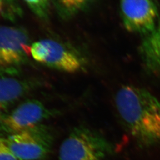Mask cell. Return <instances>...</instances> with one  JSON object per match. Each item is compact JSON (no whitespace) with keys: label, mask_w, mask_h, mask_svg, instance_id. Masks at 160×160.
<instances>
[{"label":"cell","mask_w":160,"mask_h":160,"mask_svg":"<svg viewBox=\"0 0 160 160\" xmlns=\"http://www.w3.org/2000/svg\"><path fill=\"white\" fill-rule=\"evenodd\" d=\"M33 12L41 18L48 16L49 0H25Z\"/></svg>","instance_id":"obj_11"},{"label":"cell","mask_w":160,"mask_h":160,"mask_svg":"<svg viewBox=\"0 0 160 160\" xmlns=\"http://www.w3.org/2000/svg\"><path fill=\"white\" fill-rule=\"evenodd\" d=\"M29 35L22 28L0 26V72H12L31 56Z\"/></svg>","instance_id":"obj_4"},{"label":"cell","mask_w":160,"mask_h":160,"mask_svg":"<svg viewBox=\"0 0 160 160\" xmlns=\"http://www.w3.org/2000/svg\"><path fill=\"white\" fill-rule=\"evenodd\" d=\"M139 52L143 65L148 71L160 74V19L154 29L144 36Z\"/></svg>","instance_id":"obj_8"},{"label":"cell","mask_w":160,"mask_h":160,"mask_svg":"<svg viewBox=\"0 0 160 160\" xmlns=\"http://www.w3.org/2000/svg\"><path fill=\"white\" fill-rule=\"evenodd\" d=\"M5 2L8 6L11 8L12 10L14 11L15 12H18L19 11L18 6L17 5V1L16 0H4Z\"/></svg>","instance_id":"obj_13"},{"label":"cell","mask_w":160,"mask_h":160,"mask_svg":"<svg viewBox=\"0 0 160 160\" xmlns=\"http://www.w3.org/2000/svg\"><path fill=\"white\" fill-rule=\"evenodd\" d=\"M120 14L130 32L146 36L156 27L157 10L151 0H120Z\"/></svg>","instance_id":"obj_6"},{"label":"cell","mask_w":160,"mask_h":160,"mask_svg":"<svg viewBox=\"0 0 160 160\" xmlns=\"http://www.w3.org/2000/svg\"><path fill=\"white\" fill-rule=\"evenodd\" d=\"M52 114L38 100H27L8 115L0 117V131L15 134L33 128Z\"/></svg>","instance_id":"obj_7"},{"label":"cell","mask_w":160,"mask_h":160,"mask_svg":"<svg viewBox=\"0 0 160 160\" xmlns=\"http://www.w3.org/2000/svg\"><path fill=\"white\" fill-rule=\"evenodd\" d=\"M2 7H3L2 2V0H0V12H1L2 11Z\"/></svg>","instance_id":"obj_14"},{"label":"cell","mask_w":160,"mask_h":160,"mask_svg":"<svg viewBox=\"0 0 160 160\" xmlns=\"http://www.w3.org/2000/svg\"><path fill=\"white\" fill-rule=\"evenodd\" d=\"M31 56L40 63L66 72H76L83 65L77 52L62 43L51 39L33 43Z\"/></svg>","instance_id":"obj_5"},{"label":"cell","mask_w":160,"mask_h":160,"mask_svg":"<svg viewBox=\"0 0 160 160\" xmlns=\"http://www.w3.org/2000/svg\"><path fill=\"white\" fill-rule=\"evenodd\" d=\"M57 9L64 18L69 19L91 8L97 0H55Z\"/></svg>","instance_id":"obj_10"},{"label":"cell","mask_w":160,"mask_h":160,"mask_svg":"<svg viewBox=\"0 0 160 160\" xmlns=\"http://www.w3.org/2000/svg\"><path fill=\"white\" fill-rule=\"evenodd\" d=\"M31 86V83L26 81L12 78H1L0 117L8 107L27 93Z\"/></svg>","instance_id":"obj_9"},{"label":"cell","mask_w":160,"mask_h":160,"mask_svg":"<svg viewBox=\"0 0 160 160\" xmlns=\"http://www.w3.org/2000/svg\"><path fill=\"white\" fill-rule=\"evenodd\" d=\"M12 152L22 160H40L51 151L52 134L45 126L36 127L11 134L6 138Z\"/></svg>","instance_id":"obj_3"},{"label":"cell","mask_w":160,"mask_h":160,"mask_svg":"<svg viewBox=\"0 0 160 160\" xmlns=\"http://www.w3.org/2000/svg\"><path fill=\"white\" fill-rule=\"evenodd\" d=\"M120 117L136 142L149 147L160 141V100L143 88L125 85L116 94Z\"/></svg>","instance_id":"obj_1"},{"label":"cell","mask_w":160,"mask_h":160,"mask_svg":"<svg viewBox=\"0 0 160 160\" xmlns=\"http://www.w3.org/2000/svg\"><path fill=\"white\" fill-rule=\"evenodd\" d=\"M105 137L84 126L74 128L62 142L59 160H102L113 151Z\"/></svg>","instance_id":"obj_2"},{"label":"cell","mask_w":160,"mask_h":160,"mask_svg":"<svg viewBox=\"0 0 160 160\" xmlns=\"http://www.w3.org/2000/svg\"><path fill=\"white\" fill-rule=\"evenodd\" d=\"M0 160H22L9 148L6 138L0 136Z\"/></svg>","instance_id":"obj_12"}]
</instances>
